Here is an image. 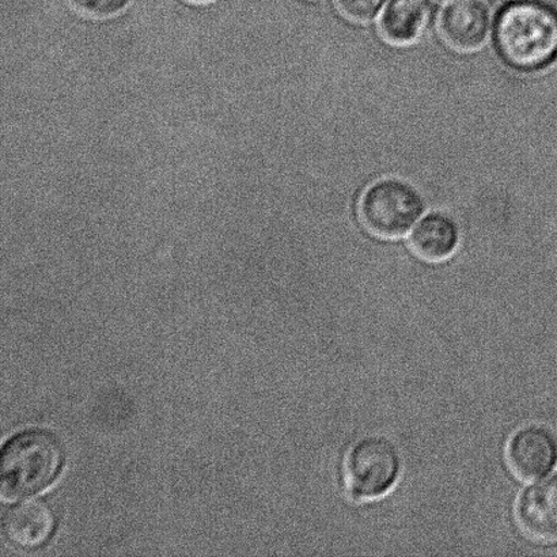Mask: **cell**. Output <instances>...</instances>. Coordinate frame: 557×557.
<instances>
[{
  "mask_svg": "<svg viewBox=\"0 0 557 557\" xmlns=\"http://www.w3.org/2000/svg\"><path fill=\"white\" fill-rule=\"evenodd\" d=\"M430 15L429 0H391L381 16V35L395 46H407L423 35Z\"/></svg>",
  "mask_w": 557,
  "mask_h": 557,
  "instance_id": "obj_9",
  "label": "cell"
},
{
  "mask_svg": "<svg viewBox=\"0 0 557 557\" xmlns=\"http://www.w3.org/2000/svg\"><path fill=\"white\" fill-rule=\"evenodd\" d=\"M70 3L81 13L96 18H108L122 13L131 0H70Z\"/></svg>",
  "mask_w": 557,
  "mask_h": 557,
  "instance_id": "obj_12",
  "label": "cell"
},
{
  "mask_svg": "<svg viewBox=\"0 0 557 557\" xmlns=\"http://www.w3.org/2000/svg\"><path fill=\"white\" fill-rule=\"evenodd\" d=\"M54 516L44 500H26L11 507L3 520L5 539L15 547L35 549L51 537Z\"/></svg>",
  "mask_w": 557,
  "mask_h": 557,
  "instance_id": "obj_8",
  "label": "cell"
},
{
  "mask_svg": "<svg viewBox=\"0 0 557 557\" xmlns=\"http://www.w3.org/2000/svg\"><path fill=\"white\" fill-rule=\"evenodd\" d=\"M517 520L533 539L557 540V474L523 491L517 504Z\"/></svg>",
  "mask_w": 557,
  "mask_h": 557,
  "instance_id": "obj_7",
  "label": "cell"
},
{
  "mask_svg": "<svg viewBox=\"0 0 557 557\" xmlns=\"http://www.w3.org/2000/svg\"><path fill=\"white\" fill-rule=\"evenodd\" d=\"M507 458L521 480L542 479L556 467L557 441L542 425H529L512 436Z\"/></svg>",
  "mask_w": 557,
  "mask_h": 557,
  "instance_id": "obj_5",
  "label": "cell"
},
{
  "mask_svg": "<svg viewBox=\"0 0 557 557\" xmlns=\"http://www.w3.org/2000/svg\"><path fill=\"white\" fill-rule=\"evenodd\" d=\"M385 0H336L341 13L355 24H366L374 20Z\"/></svg>",
  "mask_w": 557,
  "mask_h": 557,
  "instance_id": "obj_11",
  "label": "cell"
},
{
  "mask_svg": "<svg viewBox=\"0 0 557 557\" xmlns=\"http://www.w3.org/2000/svg\"><path fill=\"white\" fill-rule=\"evenodd\" d=\"M441 2H451V0H441Z\"/></svg>",
  "mask_w": 557,
  "mask_h": 557,
  "instance_id": "obj_14",
  "label": "cell"
},
{
  "mask_svg": "<svg viewBox=\"0 0 557 557\" xmlns=\"http://www.w3.org/2000/svg\"><path fill=\"white\" fill-rule=\"evenodd\" d=\"M400 473L401 458L396 446L382 436H368L348 453V495L355 502L379 499L395 487Z\"/></svg>",
  "mask_w": 557,
  "mask_h": 557,
  "instance_id": "obj_4",
  "label": "cell"
},
{
  "mask_svg": "<svg viewBox=\"0 0 557 557\" xmlns=\"http://www.w3.org/2000/svg\"><path fill=\"white\" fill-rule=\"evenodd\" d=\"M422 196L401 180L385 178L371 185L359 203L363 226L376 237L400 238L423 212Z\"/></svg>",
  "mask_w": 557,
  "mask_h": 557,
  "instance_id": "obj_3",
  "label": "cell"
},
{
  "mask_svg": "<svg viewBox=\"0 0 557 557\" xmlns=\"http://www.w3.org/2000/svg\"><path fill=\"white\" fill-rule=\"evenodd\" d=\"M460 232L456 222L444 214H431L414 228L411 236L413 252L430 263L449 259L458 247Z\"/></svg>",
  "mask_w": 557,
  "mask_h": 557,
  "instance_id": "obj_10",
  "label": "cell"
},
{
  "mask_svg": "<svg viewBox=\"0 0 557 557\" xmlns=\"http://www.w3.org/2000/svg\"><path fill=\"white\" fill-rule=\"evenodd\" d=\"M62 451L52 435L29 431L4 446L0 490L4 499L26 498L46 488L57 476Z\"/></svg>",
  "mask_w": 557,
  "mask_h": 557,
  "instance_id": "obj_2",
  "label": "cell"
},
{
  "mask_svg": "<svg viewBox=\"0 0 557 557\" xmlns=\"http://www.w3.org/2000/svg\"><path fill=\"white\" fill-rule=\"evenodd\" d=\"M189 2H195V3H207V2H211V0H189Z\"/></svg>",
  "mask_w": 557,
  "mask_h": 557,
  "instance_id": "obj_13",
  "label": "cell"
},
{
  "mask_svg": "<svg viewBox=\"0 0 557 557\" xmlns=\"http://www.w3.org/2000/svg\"><path fill=\"white\" fill-rule=\"evenodd\" d=\"M440 30L442 38L457 51H476L488 37V10L479 0H456L442 13Z\"/></svg>",
  "mask_w": 557,
  "mask_h": 557,
  "instance_id": "obj_6",
  "label": "cell"
},
{
  "mask_svg": "<svg viewBox=\"0 0 557 557\" xmlns=\"http://www.w3.org/2000/svg\"><path fill=\"white\" fill-rule=\"evenodd\" d=\"M495 40L502 57L515 67H544L557 52V14L542 3L507 5L496 24Z\"/></svg>",
  "mask_w": 557,
  "mask_h": 557,
  "instance_id": "obj_1",
  "label": "cell"
}]
</instances>
